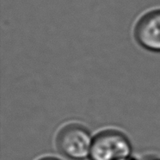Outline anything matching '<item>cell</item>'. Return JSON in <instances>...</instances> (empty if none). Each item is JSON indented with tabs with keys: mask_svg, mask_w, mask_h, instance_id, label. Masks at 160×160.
Masks as SVG:
<instances>
[{
	"mask_svg": "<svg viewBox=\"0 0 160 160\" xmlns=\"http://www.w3.org/2000/svg\"><path fill=\"white\" fill-rule=\"evenodd\" d=\"M132 144L125 133L116 129H106L93 138L91 160H130Z\"/></svg>",
	"mask_w": 160,
	"mask_h": 160,
	"instance_id": "1",
	"label": "cell"
},
{
	"mask_svg": "<svg viewBox=\"0 0 160 160\" xmlns=\"http://www.w3.org/2000/svg\"><path fill=\"white\" fill-rule=\"evenodd\" d=\"M93 138L84 126L70 123L60 129L56 146L63 156L72 160H84L90 157Z\"/></svg>",
	"mask_w": 160,
	"mask_h": 160,
	"instance_id": "2",
	"label": "cell"
},
{
	"mask_svg": "<svg viewBox=\"0 0 160 160\" xmlns=\"http://www.w3.org/2000/svg\"><path fill=\"white\" fill-rule=\"evenodd\" d=\"M132 35L136 43L152 52H160V6L141 12L133 22Z\"/></svg>",
	"mask_w": 160,
	"mask_h": 160,
	"instance_id": "3",
	"label": "cell"
},
{
	"mask_svg": "<svg viewBox=\"0 0 160 160\" xmlns=\"http://www.w3.org/2000/svg\"><path fill=\"white\" fill-rule=\"evenodd\" d=\"M38 160H59V158H56L54 157H44V158H42Z\"/></svg>",
	"mask_w": 160,
	"mask_h": 160,
	"instance_id": "4",
	"label": "cell"
},
{
	"mask_svg": "<svg viewBox=\"0 0 160 160\" xmlns=\"http://www.w3.org/2000/svg\"><path fill=\"white\" fill-rule=\"evenodd\" d=\"M145 160H160V158H149Z\"/></svg>",
	"mask_w": 160,
	"mask_h": 160,
	"instance_id": "5",
	"label": "cell"
},
{
	"mask_svg": "<svg viewBox=\"0 0 160 160\" xmlns=\"http://www.w3.org/2000/svg\"><path fill=\"white\" fill-rule=\"evenodd\" d=\"M130 160H132V158H131V159H130Z\"/></svg>",
	"mask_w": 160,
	"mask_h": 160,
	"instance_id": "6",
	"label": "cell"
}]
</instances>
